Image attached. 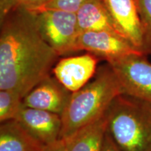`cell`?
<instances>
[{"label":"cell","instance_id":"obj_1","mask_svg":"<svg viewBox=\"0 0 151 151\" xmlns=\"http://www.w3.org/2000/svg\"><path fill=\"white\" fill-rule=\"evenodd\" d=\"M59 56L43 39L31 11L20 7L1 18L0 90H14L23 98L51 75Z\"/></svg>","mask_w":151,"mask_h":151},{"label":"cell","instance_id":"obj_2","mask_svg":"<svg viewBox=\"0 0 151 151\" xmlns=\"http://www.w3.org/2000/svg\"><path fill=\"white\" fill-rule=\"evenodd\" d=\"M124 93L116 75L108 63L97 69L95 77L73 92L62 114L60 139H65L105 114L113 99Z\"/></svg>","mask_w":151,"mask_h":151},{"label":"cell","instance_id":"obj_3","mask_svg":"<svg viewBox=\"0 0 151 151\" xmlns=\"http://www.w3.org/2000/svg\"><path fill=\"white\" fill-rule=\"evenodd\" d=\"M105 116L107 134L122 151H151V103L122 93Z\"/></svg>","mask_w":151,"mask_h":151},{"label":"cell","instance_id":"obj_4","mask_svg":"<svg viewBox=\"0 0 151 151\" xmlns=\"http://www.w3.org/2000/svg\"><path fill=\"white\" fill-rule=\"evenodd\" d=\"M40 34L60 56L76 51L80 35L76 14L58 10L31 11Z\"/></svg>","mask_w":151,"mask_h":151},{"label":"cell","instance_id":"obj_5","mask_svg":"<svg viewBox=\"0 0 151 151\" xmlns=\"http://www.w3.org/2000/svg\"><path fill=\"white\" fill-rule=\"evenodd\" d=\"M147 55L137 52L110 60L124 94L151 103V63Z\"/></svg>","mask_w":151,"mask_h":151},{"label":"cell","instance_id":"obj_6","mask_svg":"<svg viewBox=\"0 0 151 151\" xmlns=\"http://www.w3.org/2000/svg\"><path fill=\"white\" fill-rule=\"evenodd\" d=\"M80 50H86L106 62L129 54L143 53L121 35L109 31L81 32L76 43V51Z\"/></svg>","mask_w":151,"mask_h":151},{"label":"cell","instance_id":"obj_7","mask_svg":"<svg viewBox=\"0 0 151 151\" xmlns=\"http://www.w3.org/2000/svg\"><path fill=\"white\" fill-rule=\"evenodd\" d=\"M102 1L120 35L137 50L146 54L142 25L136 0H102Z\"/></svg>","mask_w":151,"mask_h":151},{"label":"cell","instance_id":"obj_8","mask_svg":"<svg viewBox=\"0 0 151 151\" xmlns=\"http://www.w3.org/2000/svg\"><path fill=\"white\" fill-rule=\"evenodd\" d=\"M99 58L93 54L69 57L58 60L52 69L54 76L71 92L78 91L95 75Z\"/></svg>","mask_w":151,"mask_h":151},{"label":"cell","instance_id":"obj_9","mask_svg":"<svg viewBox=\"0 0 151 151\" xmlns=\"http://www.w3.org/2000/svg\"><path fill=\"white\" fill-rule=\"evenodd\" d=\"M72 92L55 77L49 76L41 81L22 99L25 107L50 111L62 116Z\"/></svg>","mask_w":151,"mask_h":151},{"label":"cell","instance_id":"obj_10","mask_svg":"<svg viewBox=\"0 0 151 151\" xmlns=\"http://www.w3.org/2000/svg\"><path fill=\"white\" fill-rule=\"evenodd\" d=\"M16 120L44 146L60 139L62 117L59 114L23 106Z\"/></svg>","mask_w":151,"mask_h":151},{"label":"cell","instance_id":"obj_11","mask_svg":"<svg viewBox=\"0 0 151 151\" xmlns=\"http://www.w3.org/2000/svg\"><path fill=\"white\" fill-rule=\"evenodd\" d=\"M106 130L104 114L63 140L67 151H101Z\"/></svg>","mask_w":151,"mask_h":151},{"label":"cell","instance_id":"obj_12","mask_svg":"<svg viewBox=\"0 0 151 151\" xmlns=\"http://www.w3.org/2000/svg\"><path fill=\"white\" fill-rule=\"evenodd\" d=\"M76 14L80 32L109 31L120 35L102 0H88Z\"/></svg>","mask_w":151,"mask_h":151},{"label":"cell","instance_id":"obj_13","mask_svg":"<svg viewBox=\"0 0 151 151\" xmlns=\"http://www.w3.org/2000/svg\"><path fill=\"white\" fill-rule=\"evenodd\" d=\"M44 146L16 120L1 123L0 151H41Z\"/></svg>","mask_w":151,"mask_h":151},{"label":"cell","instance_id":"obj_14","mask_svg":"<svg viewBox=\"0 0 151 151\" xmlns=\"http://www.w3.org/2000/svg\"><path fill=\"white\" fill-rule=\"evenodd\" d=\"M22 97L14 90H0V122L16 120L22 107Z\"/></svg>","mask_w":151,"mask_h":151},{"label":"cell","instance_id":"obj_15","mask_svg":"<svg viewBox=\"0 0 151 151\" xmlns=\"http://www.w3.org/2000/svg\"><path fill=\"white\" fill-rule=\"evenodd\" d=\"M142 25L144 50L151 54V0H136Z\"/></svg>","mask_w":151,"mask_h":151},{"label":"cell","instance_id":"obj_16","mask_svg":"<svg viewBox=\"0 0 151 151\" xmlns=\"http://www.w3.org/2000/svg\"><path fill=\"white\" fill-rule=\"evenodd\" d=\"M88 0H48L46 3L33 11L58 10L76 14Z\"/></svg>","mask_w":151,"mask_h":151},{"label":"cell","instance_id":"obj_17","mask_svg":"<svg viewBox=\"0 0 151 151\" xmlns=\"http://www.w3.org/2000/svg\"><path fill=\"white\" fill-rule=\"evenodd\" d=\"M48 0H1L0 1V16L4 17L10 11L17 8H24L28 11L37 9L46 3Z\"/></svg>","mask_w":151,"mask_h":151},{"label":"cell","instance_id":"obj_18","mask_svg":"<svg viewBox=\"0 0 151 151\" xmlns=\"http://www.w3.org/2000/svg\"><path fill=\"white\" fill-rule=\"evenodd\" d=\"M41 151H67V150L63 139H59L55 142L45 146Z\"/></svg>","mask_w":151,"mask_h":151},{"label":"cell","instance_id":"obj_19","mask_svg":"<svg viewBox=\"0 0 151 151\" xmlns=\"http://www.w3.org/2000/svg\"><path fill=\"white\" fill-rule=\"evenodd\" d=\"M101 151H122L116 146L114 141L112 140L110 136L108 134H106L104 140Z\"/></svg>","mask_w":151,"mask_h":151}]
</instances>
